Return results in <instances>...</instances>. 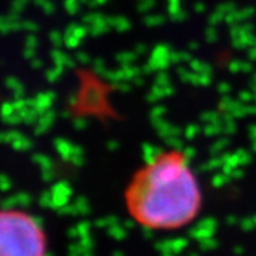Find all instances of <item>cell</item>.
Returning a JSON list of instances; mask_svg holds the SVG:
<instances>
[{"label": "cell", "instance_id": "cell-1", "mask_svg": "<svg viewBox=\"0 0 256 256\" xmlns=\"http://www.w3.org/2000/svg\"><path fill=\"white\" fill-rule=\"evenodd\" d=\"M124 204L142 228L175 230L190 225L201 212L202 191L188 156L170 148L148 158L127 184Z\"/></svg>", "mask_w": 256, "mask_h": 256}, {"label": "cell", "instance_id": "cell-2", "mask_svg": "<svg viewBox=\"0 0 256 256\" xmlns=\"http://www.w3.org/2000/svg\"><path fill=\"white\" fill-rule=\"evenodd\" d=\"M44 230L28 212L0 210V256H46Z\"/></svg>", "mask_w": 256, "mask_h": 256}]
</instances>
